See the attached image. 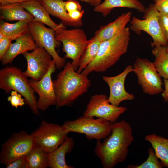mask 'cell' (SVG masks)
<instances>
[{"mask_svg":"<svg viewBox=\"0 0 168 168\" xmlns=\"http://www.w3.org/2000/svg\"><path fill=\"white\" fill-rule=\"evenodd\" d=\"M133 140L130 124L124 120L116 121L112 124L111 134L102 142L97 141L94 152L104 168H113L126 159Z\"/></svg>","mask_w":168,"mask_h":168,"instance_id":"obj_1","label":"cell"},{"mask_svg":"<svg viewBox=\"0 0 168 168\" xmlns=\"http://www.w3.org/2000/svg\"><path fill=\"white\" fill-rule=\"evenodd\" d=\"M63 68L53 81L57 109L71 106L80 96L88 91L91 85L87 76L76 72L72 62H67Z\"/></svg>","mask_w":168,"mask_h":168,"instance_id":"obj_2","label":"cell"},{"mask_svg":"<svg viewBox=\"0 0 168 168\" xmlns=\"http://www.w3.org/2000/svg\"><path fill=\"white\" fill-rule=\"evenodd\" d=\"M128 27L112 38L102 41L95 58L81 73L87 76L93 72H105L114 65L127 51L130 40Z\"/></svg>","mask_w":168,"mask_h":168,"instance_id":"obj_3","label":"cell"},{"mask_svg":"<svg viewBox=\"0 0 168 168\" xmlns=\"http://www.w3.org/2000/svg\"><path fill=\"white\" fill-rule=\"evenodd\" d=\"M29 80L23 72L16 66H6L0 70V89L6 93L14 91L21 94L32 112L39 116L37 100Z\"/></svg>","mask_w":168,"mask_h":168,"instance_id":"obj_4","label":"cell"},{"mask_svg":"<svg viewBox=\"0 0 168 168\" xmlns=\"http://www.w3.org/2000/svg\"><path fill=\"white\" fill-rule=\"evenodd\" d=\"M55 31L56 39L63 44L62 50L66 54L64 57L71 59L73 67L77 70L80 57L90 40L87 39L84 30L79 27L67 30L65 26Z\"/></svg>","mask_w":168,"mask_h":168,"instance_id":"obj_5","label":"cell"},{"mask_svg":"<svg viewBox=\"0 0 168 168\" xmlns=\"http://www.w3.org/2000/svg\"><path fill=\"white\" fill-rule=\"evenodd\" d=\"M112 123L104 119L82 115L73 120L64 122L62 125L69 133H78L85 134L89 140L100 141L111 132Z\"/></svg>","mask_w":168,"mask_h":168,"instance_id":"obj_6","label":"cell"},{"mask_svg":"<svg viewBox=\"0 0 168 168\" xmlns=\"http://www.w3.org/2000/svg\"><path fill=\"white\" fill-rule=\"evenodd\" d=\"M144 13L143 19L135 16L132 17L130 21V29L138 35H140L141 31L148 34L153 39L151 43L152 47L167 46L168 41L162 31L159 22V12L154 4H150Z\"/></svg>","mask_w":168,"mask_h":168,"instance_id":"obj_7","label":"cell"},{"mask_svg":"<svg viewBox=\"0 0 168 168\" xmlns=\"http://www.w3.org/2000/svg\"><path fill=\"white\" fill-rule=\"evenodd\" d=\"M36 146L33 135L22 130L14 133L3 143L0 153V163L6 165L26 156Z\"/></svg>","mask_w":168,"mask_h":168,"instance_id":"obj_8","label":"cell"},{"mask_svg":"<svg viewBox=\"0 0 168 168\" xmlns=\"http://www.w3.org/2000/svg\"><path fill=\"white\" fill-rule=\"evenodd\" d=\"M29 28L37 47L44 48L47 51L54 60L56 68H63L66 63V59L60 56L55 49L60 45L61 42L56 39L55 30L35 21L29 22Z\"/></svg>","mask_w":168,"mask_h":168,"instance_id":"obj_9","label":"cell"},{"mask_svg":"<svg viewBox=\"0 0 168 168\" xmlns=\"http://www.w3.org/2000/svg\"><path fill=\"white\" fill-rule=\"evenodd\" d=\"M68 133L63 125L43 120L31 134L35 138L36 146L49 153L63 143Z\"/></svg>","mask_w":168,"mask_h":168,"instance_id":"obj_10","label":"cell"},{"mask_svg":"<svg viewBox=\"0 0 168 168\" xmlns=\"http://www.w3.org/2000/svg\"><path fill=\"white\" fill-rule=\"evenodd\" d=\"M133 67V72L144 93L154 95L163 91V83L153 62L147 59L137 57Z\"/></svg>","mask_w":168,"mask_h":168,"instance_id":"obj_11","label":"cell"},{"mask_svg":"<svg viewBox=\"0 0 168 168\" xmlns=\"http://www.w3.org/2000/svg\"><path fill=\"white\" fill-rule=\"evenodd\" d=\"M106 94L92 96L83 113L85 116L96 117L112 123L117 121L119 116L127 110L125 106H117L109 103Z\"/></svg>","mask_w":168,"mask_h":168,"instance_id":"obj_12","label":"cell"},{"mask_svg":"<svg viewBox=\"0 0 168 168\" xmlns=\"http://www.w3.org/2000/svg\"><path fill=\"white\" fill-rule=\"evenodd\" d=\"M54 60L53 59L47 72L41 79L35 80L30 79L29 84L34 92L38 95L37 105L39 110L44 111L56 103V97L54 92L52 75L56 70Z\"/></svg>","mask_w":168,"mask_h":168,"instance_id":"obj_13","label":"cell"},{"mask_svg":"<svg viewBox=\"0 0 168 168\" xmlns=\"http://www.w3.org/2000/svg\"><path fill=\"white\" fill-rule=\"evenodd\" d=\"M22 54L27 62V68L23 72L24 75L35 80L42 78L49 70L53 60L50 54L44 48L37 47L31 52Z\"/></svg>","mask_w":168,"mask_h":168,"instance_id":"obj_14","label":"cell"},{"mask_svg":"<svg viewBox=\"0 0 168 168\" xmlns=\"http://www.w3.org/2000/svg\"><path fill=\"white\" fill-rule=\"evenodd\" d=\"M133 72V68L131 65L127 66L124 70L117 75L113 77L104 76L103 80L107 84L110 89L108 102L117 106L124 100H133L134 96L129 93L125 90V82L128 75Z\"/></svg>","mask_w":168,"mask_h":168,"instance_id":"obj_15","label":"cell"},{"mask_svg":"<svg viewBox=\"0 0 168 168\" xmlns=\"http://www.w3.org/2000/svg\"><path fill=\"white\" fill-rule=\"evenodd\" d=\"M49 14L59 19L64 25L80 27L82 21H75L69 17L63 0H38Z\"/></svg>","mask_w":168,"mask_h":168,"instance_id":"obj_16","label":"cell"},{"mask_svg":"<svg viewBox=\"0 0 168 168\" xmlns=\"http://www.w3.org/2000/svg\"><path fill=\"white\" fill-rule=\"evenodd\" d=\"M36 47L32 36L29 33L16 40L14 43L10 44L4 57L1 61L2 64L6 65L11 64L18 55L32 51Z\"/></svg>","mask_w":168,"mask_h":168,"instance_id":"obj_17","label":"cell"},{"mask_svg":"<svg viewBox=\"0 0 168 168\" xmlns=\"http://www.w3.org/2000/svg\"><path fill=\"white\" fill-rule=\"evenodd\" d=\"M131 12L121 14L113 21L100 26L96 31L94 36L102 42L112 38L126 27L131 20Z\"/></svg>","mask_w":168,"mask_h":168,"instance_id":"obj_18","label":"cell"},{"mask_svg":"<svg viewBox=\"0 0 168 168\" xmlns=\"http://www.w3.org/2000/svg\"><path fill=\"white\" fill-rule=\"evenodd\" d=\"M74 146L72 138L67 136L63 143L57 148L47 153L49 167L50 168H73L68 165L65 161L66 154L71 152Z\"/></svg>","mask_w":168,"mask_h":168,"instance_id":"obj_19","label":"cell"},{"mask_svg":"<svg viewBox=\"0 0 168 168\" xmlns=\"http://www.w3.org/2000/svg\"><path fill=\"white\" fill-rule=\"evenodd\" d=\"M20 4L34 17V19L32 21L46 25L54 30L59 28L65 26L62 23L58 24L54 22L50 17L48 12L38 0H31Z\"/></svg>","mask_w":168,"mask_h":168,"instance_id":"obj_20","label":"cell"},{"mask_svg":"<svg viewBox=\"0 0 168 168\" xmlns=\"http://www.w3.org/2000/svg\"><path fill=\"white\" fill-rule=\"evenodd\" d=\"M116 7H125L135 9L140 12H144L145 6L138 0H104L99 5L94 7L95 12L107 16Z\"/></svg>","mask_w":168,"mask_h":168,"instance_id":"obj_21","label":"cell"},{"mask_svg":"<svg viewBox=\"0 0 168 168\" xmlns=\"http://www.w3.org/2000/svg\"><path fill=\"white\" fill-rule=\"evenodd\" d=\"M0 19L7 21H30L34 17L26 10L20 3L9 4L0 6Z\"/></svg>","mask_w":168,"mask_h":168,"instance_id":"obj_22","label":"cell"},{"mask_svg":"<svg viewBox=\"0 0 168 168\" xmlns=\"http://www.w3.org/2000/svg\"><path fill=\"white\" fill-rule=\"evenodd\" d=\"M144 139L150 143L163 167L168 168V139L154 133L147 135Z\"/></svg>","mask_w":168,"mask_h":168,"instance_id":"obj_23","label":"cell"},{"mask_svg":"<svg viewBox=\"0 0 168 168\" xmlns=\"http://www.w3.org/2000/svg\"><path fill=\"white\" fill-rule=\"evenodd\" d=\"M29 21H19L14 23L2 21L0 24V32L5 36L16 40L29 33Z\"/></svg>","mask_w":168,"mask_h":168,"instance_id":"obj_24","label":"cell"},{"mask_svg":"<svg viewBox=\"0 0 168 168\" xmlns=\"http://www.w3.org/2000/svg\"><path fill=\"white\" fill-rule=\"evenodd\" d=\"M155 56L153 62L161 77L168 79V53L167 46H156L152 50Z\"/></svg>","mask_w":168,"mask_h":168,"instance_id":"obj_25","label":"cell"},{"mask_svg":"<svg viewBox=\"0 0 168 168\" xmlns=\"http://www.w3.org/2000/svg\"><path fill=\"white\" fill-rule=\"evenodd\" d=\"M28 168H46L49 167L47 153L37 146L25 156Z\"/></svg>","mask_w":168,"mask_h":168,"instance_id":"obj_26","label":"cell"},{"mask_svg":"<svg viewBox=\"0 0 168 168\" xmlns=\"http://www.w3.org/2000/svg\"><path fill=\"white\" fill-rule=\"evenodd\" d=\"M89 40V44L80 57L78 68L77 70V72L78 73H81L95 58L102 42L100 39L95 36Z\"/></svg>","mask_w":168,"mask_h":168,"instance_id":"obj_27","label":"cell"},{"mask_svg":"<svg viewBox=\"0 0 168 168\" xmlns=\"http://www.w3.org/2000/svg\"><path fill=\"white\" fill-rule=\"evenodd\" d=\"M148 156L147 159L140 165L129 164L127 168H162L160 161L156 156L155 151L152 147L148 150Z\"/></svg>","mask_w":168,"mask_h":168,"instance_id":"obj_28","label":"cell"},{"mask_svg":"<svg viewBox=\"0 0 168 168\" xmlns=\"http://www.w3.org/2000/svg\"><path fill=\"white\" fill-rule=\"evenodd\" d=\"M22 96L17 91H12L11 95L7 97V100L10 102L12 106L17 108L19 107L23 106L26 103Z\"/></svg>","mask_w":168,"mask_h":168,"instance_id":"obj_29","label":"cell"},{"mask_svg":"<svg viewBox=\"0 0 168 168\" xmlns=\"http://www.w3.org/2000/svg\"><path fill=\"white\" fill-rule=\"evenodd\" d=\"M158 20L162 31L168 41V15L159 13Z\"/></svg>","mask_w":168,"mask_h":168,"instance_id":"obj_30","label":"cell"},{"mask_svg":"<svg viewBox=\"0 0 168 168\" xmlns=\"http://www.w3.org/2000/svg\"><path fill=\"white\" fill-rule=\"evenodd\" d=\"M5 165L6 168H28L25 156L20 157Z\"/></svg>","mask_w":168,"mask_h":168,"instance_id":"obj_31","label":"cell"},{"mask_svg":"<svg viewBox=\"0 0 168 168\" xmlns=\"http://www.w3.org/2000/svg\"><path fill=\"white\" fill-rule=\"evenodd\" d=\"M12 40L10 38L5 37L0 40V60L1 61L7 52Z\"/></svg>","mask_w":168,"mask_h":168,"instance_id":"obj_32","label":"cell"},{"mask_svg":"<svg viewBox=\"0 0 168 168\" xmlns=\"http://www.w3.org/2000/svg\"><path fill=\"white\" fill-rule=\"evenodd\" d=\"M154 5L159 13L168 15V0H156Z\"/></svg>","mask_w":168,"mask_h":168,"instance_id":"obj_33","label":"cell"},{"mask_svg":"<svg viewBox=\"0 0 168 168\" xmlns=\"http://www.w3.org/2000/svg\"><path fill=\"white\" fill-rule=\"evenodd\" d=\"M65 7L68 12L76 10H81L82 7L77 0H68L65 1Z\"/></svg>","mask_w":168,"mask_h":168,"instance_id":"obj_34","label":"cell"},{"mask_svg":"<svg viewBox=\"0 0 168 168\" xmlns=\"http://www.w3.org/2000/svg\"><path fill=\"white\" fill-rule=\"evenodd\" d=\"M84 12L83 10H76L68 12L70 18L75 21H81Z\"/></svg>","mask_w":168,"mask_h":168,"instance_id":"obj_35","label":"cell"},{"mask_svg":"<svg viewBox=\"0 0 168 168\" xmlns=\"http://www.w3.org/2000/svg\"><path fill=\"white\" fill-rule=\"evenodd\" d=\"M165 89L162 92L161 96L166 102H168V79H163Z\"/></svg>","mask_w":168,"mask_h":168,"instance_id":"obj_36","label":"cell"},{"mask_svg":"<svg viewBox=\"0 0 168 168\" xmlns=\"http://www.w3.org/2000/svg\"><path fill=\"white\" fill-rule=\"evenodd\" d=\"M31 0H0V5L3 6L7 4L14 3H22L30 1Z\"/></svg>","mask_w":168,"mask_h":168,"instance_id":"obj_37","label":"cell"},{"mask_svg":"<svg viewBox=\"0 0 168 168\" xmlns=\"http://www.w3.org/2000/svg\"><path fill=\"white\" fill-rule=\"evenodd\" d=\"M101 0H91L89 4L92 6L95 7L99 5Z\"/></svg>","mask_w":168,"mask_h":168,"instance_id":"obj_38","label":"cell"},{"mask_svg":"<svg viewBox=\"0 0 168 168\" xmlns=\"http://www.w3.org/2000/svg\"><path fill=\"white\" fill-rule=\"evenodd\" d=\"M82 2H85L86 3H88L89 4L91 0H79Z\"/></svg>","mask_w":168,"mask_h":168,"instance_id":"obj_39","label":"cell"},{"mask_svg":"<svg viewBox=\"0 0 168 168\" xmlns=\"http://www.w3.org/2000/svg\"><path fill=\"white\" fill-rule=\"evenodd\" d=\"M167 52L168 53V42L167 45Z\"/></svg>","mask_w":168,"mask_h":168,"instance_id":"obj_40","label":"cell"},{"mask_svg":"<svg viewBox=\"0 0 168 168\" xmlns=\"http://www.w3.org/2000/svg\"><path fill=\"white\" fill-rule=\"evenodd\" d=\"M154 2H155L156 0H153Z\"/></svg>","mask_w":168,"mask_h":168,"instance_id":"obj_41","label":"cell"}]
</instances>
